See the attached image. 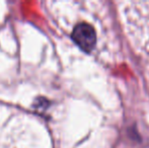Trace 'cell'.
Returning <instances> with one entry per match:
<instances>
[{"label": "cell", "instance_id": "1", "mask_svg": "<svg viewBox=\"0 0 149 148\" xmlns=\"http://www.w3.org/2000/svg\"><path fill=\"white\" fill-rule=\"evenodd\" d=\"M126 32L136 48L149 50V1L122 2Z\"/></svg>", "mask_w": 149, "mask_h": 148}, {"label": "cell", "instance_id": "2", "mask_svg": "<svg viewBox=\"0 0 149 148\" xmlns=\"http://www.w3.org/2000/svg\"><path fill=\"white\" fill-rule=\"evenodd\" d=\"M72 39L84 51H91L95 45V33L91 26L87 24H79L74 28Z\"/></svg>", "mask_w": 149, "mask_h": 148}]
</instances>
